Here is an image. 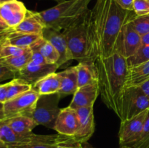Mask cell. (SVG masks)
I'll use <instances>...</instances> for the list:
<instances>
[{"mask_svg": "<svg viewBox=\"0 0 149 148\" xmlns=\"http://www.w3.org/2000/svg\"><path fill=\"white\" fill-rule=\"evenodd\" d=\"M136 16L134 11L122 8L115 0H97L90 10L91 59L108 57L116 52L119 34L124 26Z\"/></svg>", "mask_w": 149, "mask_h": 148, "instance_id": "1", "label": "cell"}, {"mask_svg": "<svg viewBox=\"0 0 149 148\" xmlns=\"http://www.w3.org/2000/svg\"><path fill=\"white\" fill-rule=\"evenodd\" d=\"M95 65L102 100L119 118L122 94L127 86V59L116 52L108 57L97 58Z\"/></svg>", "mask_w": 149, "mask_h": 148, "instance_id": "2", "label": "cell"}, {"mask_svg": "<svg viewBox=\"0 0 149 148\" xmlns=\"http://www.w3.org/2000/svg\"><path fill=\"white\" fill-rule=\"evenodd\" d=\"M90 1L65 0L39 14L45 28L61 31L75 24L88 13Z\"/></svg>", "mask_w": 149, "mask_h": 148, "instance_id": "3", "label": "cell"}, {"mask_svg": "<svg viewBox=\"0 0 149 148\" xmlns=\"http://www.w3.org/2000/svg\"><path fill=\"white\" fill-rule=\"evenodd\" d=\"M90 17V10L81 20L62 32L66 39L72 59L79 62H94L91 59Z\"/></svg>", "mask_w": 149, "mask_h": 148, "instance_id": "4", "label": "cell"}, {"mask_svg": "<svg viewBox=\"0 0 149 148\" xmlns=\"http://www.w3.org/2000/svg\"><path fill=\"white\" fill-rule=\"evenodd\" d=\"M61 96L58 93L39 95L31 118L45 127L54 129L61 109L59 108Z\"/></svg>", "mask_w": 149, "mask_h": 148, "instance_id": "5", "label": "cell"}, {"mask_svg": "<svg viewBox=\"0 0 149 148\" xmlns=\"http://www.w3.org/2000/svg\"><path fill=\"white\" fill-rule=\"evenodd\" d=\"M147 110H149V97L141 86H127L122 97L121 121L132 118Z\"/></svg>", "mask_w": 149, "mask_h": 148, "instance_id": "6", "label": "cell"}, {"mask_svg": "<svg viewBox=\"0 0 149 148\" xmlns=\"http://www.w3.org/2000/svg\"><path fill=\"white\" fill-rule=\"evenodd\" d=\"M39 94L31 89L4 103L5 119L19 115L31 117Z\"/></svg>", "mask_w": 149, "mask_h": 148, "instance_id": "7", "label": "cell"}, {"mask_svg": "<svg viewBox=\"0 0 149 148\" xmlns=\"http://www.w3.org/2000/svg\"><path fill=\"white\" fill-rule=\"evenodd\" d=\"M148 110H146L132 118L121 121L119 131L120 147H131L138 140L143 129Z\"/></svg>", "mask_w": 149, "mask_h": 148, "instance_id": "8", "label": "cell"}, {"mask_svg": "<svg viewBox=\"0 0 149 148\" xmlns=\"http://www.w3.org/2000/svg\"><path fill=\"white\" fill-rule=\"evenodd\" d=\"M141 45V36L134 30L129 22L124 26L119 34L116 52L128 59L136 53Z\"/></svg>", "mask_w": 149, "mask_h": 148, "instance_id": "9", "label": "cell"}, {"mask_svg": "<svg viewBox=\"0 0 149 148\" xmlns=\"http://www.w3.org/2000/svg\"><path fill=\"white\" fill-rule=\"evenodd\" d=\"M79 118V127L73 139L79 144L88 142L95 131V118L93 106L77 109Z\"/></svg>", "mask_w": 149, "mask_h": 148, "instance_id": "10", "label": "cell"}, {"mask_svg": "<svg viewBox=\"0 0 149 148\" xmlns=\"http://www.w3.org/2000/svg\"><path fill=\"white\" fill-rule=\"evenodd\" d=\"M27 12L24 4L18 0H11L0 4V17L10 28H14L20 24Z\"/></svg>", "mask_w": 149, "mask_h": 148, "instance_id": "11", "label": "cell"}, {"mask_svg": "<svg viewBox=\"0 0 149 148\" xmlns=\"http://www.w3.org/2000/svg\"><path fill=\"white\" fill-rule=\"evenodd\" d=\"M79 127V118L77 110L69 106L61 109L55 122L54 130L58 133L74 137Z\"/></svg>", "mask_w": 149, "mask_h": 148, "instance_id": "12", "label": "cell"}, {"mask_svg": "<svg viewBox=\"0 0 149 148\" xmlns=\"http://www.w3.org/2000/svg\"><path fill=\"white\" fill-rule=\"evenodd\" d=\"M58 68L57 64H40L29 62L26 67L17 73L16 78L24 80L32 86L48 74L55 73Z\"/></svg>", "mask_w": 149, "mask_h": 148, "instance_id": "13", "label": "cell"}, {"mask_svg": "<svg viewBox=\"0 0 149 148\" xmlns=\"http://www.w3.org/2000/svg\"><path fill=\"white\" fill-rule=\"evenodd\" d=\"M99 94L98 80H96L77 89L69 107L77 110L79 107L93 106Z\"/></svg>", "mask_w": 149, "mask_h": 148, "instance_id": "14", "label": "cell"}, {"mask_svg": "<svg viewBox=\"0 0 149 148\" xmlns=\"http://www.w3.org/2000/svg\"><path fill=\"white\" fill-rule=\"evenodd\" d=\"M42 36L50 42L59 53L60 58L57 63L59 68L72 59L66 39L62 32L49 28H45L42 33Z\"/></svg>", "mask_w": 149, "mask_h": 148, "instance_id": "15", "label": "cell"}, {"mask_svg": "<svg viewBox=\"0 0 149 148\" xmlns=\"http://www.w3.org/2000/svg\"><path fill=\"white\" fill-rule=\"evenodd\" d=\"M45 26L39 16V12L28 10L25 18L21 23L15 27L13 30L24 33L42 35Z\"/></svg>", "mask_w": 149, "mask_h": 148, "instance_id": "16", "label": "cell"}, {"mask_svg": "<svg viewBox=\"0 0 149 148\" xmlns=\"http://www.w3.org/2000/svg\"><path fill=\"white\" fill-rule=\"evenodd\" d=\"M4 121L16 134L21 137L31 135L33 133V129L39 126L32 118L25 115L15 116L4 119Z\"/></svg>", "mask_w": 149, "mask_h": 148, "instance_id": "17", "label": "cell"}, {"mask_svg": "<svg viewBox=\"0 0 149 148\" xmlns=\"http://www.w3.org/2000/svg\"><path fill=\"white\" fill-rule=\"evenodd\" d=\"M61 78V87L58 94L61 97L74 94L78 89V80L76 66L71 67L58 73Z\"/></svg>", "mask_w": 149, "mask_h": 148, "instance_id": "18", "label": "cell"}, {"mask_svg": "<svg viewBox=\"0 0 149 148\" xmlns=\"http://www.w3.org/2000/svg\"><path fill=\"white\" fill-rule=\"evenodd\" d=\"M61 87V78L58 73H52L43 77L32 85L31 89L39 95L58 93Z\"/></svg>", "mask_w": 149, "mask_h": 148, "instance_id": "19", "label": "cell"}, {"mask_svg": "<svg viewBox=\"0 0 149 148\" xmlns=\"http://www.w3.org/2000/svg\"><path fill=\"white\" fill-rule=\"evenodd\" d=\"M42 38V35L24 33L10 30L5 36V42L20 48H31Z\"/></svg>", "mask_w": 149, "mask_h": 148, "instance_id": "20", "label": "cell"}, {"mask_svg": "<svg viewBox=\"0 0 149 148\" xmlns=\"http://www.w3.org/2000/svg\"><path fill=\"white\" fill-rule=\"evenodd\" d=\"M78 80V88L97 79L95 62H79L76 65Z\"/></svg>", "mask_w": 149, "mask_h": 148, "instance_id": "21", "label": "cell"}, {"mask_svg": "<svg viewBox=\"0 0 149 148\" xmlns=\"http://www.w3.org/2000/svg\"><path fill=\"white\" fill-rule=\"evenodd\" d=\"M148 79L149 61L129 68L127 86H141Z\"/></svg>", "mask_w": 149, "mask_h": 148, "instance_id": "22", "label": "cell"}, {"mask_svg": "<svg viewBox=\"0 0 149 148\" xmlns=\"http://www.w3.org/2000/svg\"><path fill=\"white\" fill-rule=\"evenodd\" d=\"M32 46L36 48L42 55L47 64H57L59 60L60 55L53 45L42 36L37 42Z\"/></svg>", "mask_w": 149, "mask_h": 148, "instance_id": "23", "label": "cell"}, {"mask_svg": "<svg viewBox=\"0 0 149 148\" xmlns=\"http://www.w3.org/2000/svg\"><path fill=\"white\" fill-rule=\"evenodd\" d=\"M32 56V51L31 48H29L24 53L17 56L10 57L1 58L0 62L7 65L13 71L18 72L24 67H26L30 62Z\"/></svg>", "mask_w": 149, "mask_h": 148, "instance_id": "24", "label": "cell"}, {"mask_svg": "<svg viewBox=\"0 0 149 148\" xmlns=\"http://www.w3.org/2000/svg\"><path fill=\"white\" fill-rule=\"evenodd\" d=\"M7 89V100H10L14 97H17L26 91L31 89L32 86L19 78H15L8 82Z\"/></svg>", "mask_w": 149, "mask_h": 148, "instance_id": "25", "label": "cell"}, {"mask_svg": "<svg viewBox=\"0 0 149 148\" xmlns=\"http://www.w3.org/2000/svg\"><path fill=\"white\" fill-rule=\"evenodd\" d=\"M134 30L143 36L149 33V14L142 16H135L130 22Z\"/></svg>", "mask_w": 149, "mask_h": 148, "instance_id": "26", "label": "cell"}, {"mask_svg": "<svg viewBox=\"0 0 149 148\" xmlns=\"http://www.w3.org/2000/svg\"><path fill=\"white\" fill-rule=\"evenodd\" d=\"M149 61V45H141L136 53L127 59L130 67Z\"/></svg>", "mask_w": 149, "mask_h": 148, "instance_id": "27", "label": "cell"}, {"mask_svg": "<svg viewBox=\"0 0 149 148\" xmlns=\"http://www.w3.org/2000/svg\"><path fill=\"white\" fill-rule=\"evenodd\" d=\"M29 48H20L9 44L5 42V37H4V41L0 46V59L21 55V54L24 53Z\"/></svg>", "mask_w": 149, "mask_h": 148, "instance_id": "28", "label": "cell"}, {"mask_svg": "<svg viewBox=\"0 0 149 148\" xmlns=\"http://www.w3.org/2000/svg\"><path fill=\"white\" fill-rule=\"evenodd\" d=\"M131 148H149V110L141 136Z\"/></svg>", "mask_w": 149, "mask_h": 148, "instance_id": "29", "label": "cell"}, {"mask_svg": "<svg viewBox=\"0 0 149 148\" xmlns=\"http://www.w3.org/2000/svg\"><path fill=\"white\" fill-rule=\"evenodd\" d=\"M17 73L13 71L11 68L0 62V84H4L7 81H11L16 78Z\"/></svg>", "mask_w": 149, "mask_h": 148, "instance_id": "30", "label": "cell"}, {"mask_svg": "<svg viewBox=\"0 0 149 148\" xmlns=\"http://www.w3.org/2000/svg\"><path fill=\"white\" fill-rule=\"evenodd\" d=\"M133 11L137 16L149 14V2L147 0H134Z\"/></svg>", "mask_w": 149, "mask_h": 148, "instance_id": "31", "label": "cell"}, {"mask_svg": "<svg viewBox=\"0 0 149 148\" xmlns=\"http://www.w3.org/2000/svg\"><path fill=\"white\" fill-rule=\"evenodd\" d=\"M58 144H49L45 142H35V143L26 144V145H17L12 148H55Z\"/></svg>", "mask_w": 149, "mask_h": 148, "instance_id": "32", "label": "cell"}, {"mask_svg": "<svg viewBox=\"0 0 149 148\" xmlns=\"http://www.w3.org/2000/svg\"><path fill=\"white\" fill-rule=\"evenodd\" d=\"M55 148H82V147H81V144L76 142L71 137V139L63 143L60 144Z\"/></svg>", "mask_w": 149, "mask_h": 148, "instance_id": "33", "label": "cell"}, {"mask_svg": "<svg viewBox=\"0 0 149 148\" xmlns=\"http://www.w3.org/2000/svg\"><path fill=\"white\" fill-rule=\"evenodd\" d=\"M7 89H8V83L0 84V103L4 104L7 102Z\"/></svg>", "mask_w": 149, "mask_h": 148, "instance_id": "34", "label": "cell"}, {"mask_svg": "<svg viewBox=\"0 0 149 148\" xmlns=\"http://www.w3.org/2000/svg\"><path fill=\"white\" fill-rule=\"evenodd\" d=\"M122 8L126 10L133 11L134 0H115Z\"/></svg>", "mask_w": 149, "mask_h": 148, "instance_id": "35", "label": "cell"}, {"mask_svg": "<svg viewBox=\"0 0 149 148\" xmlns=\"http://www.w3.org/2000/svg\"><path fill=\"white\" fill-rule=\"evenodd\" d=\"M141 88L146 94L149 97V79L141 86Z\"/></svg>", "mask_w": 149, "mask_h": 148, "instance_id": "36", "label": "cell"}, {"mask_svg": "<svg viewBox=\"0 0 149 148\" xmlns=\"http://www.w3.org/2000/svg\"><path fill=\"white\" fill-rule=\"evenodd\" d=\"M143 45H149V33L141 36Z\"/></svg>", "mask_w": 149, "mask_h": 148, "instance_id": "37", "label": "cell"}, {"mask_svg": "<svg viewBox=\"0 0 149 148\" xmlns=\"http://www.w3.org/2000/svg\"><path fill=\"white\" fill-rule=\"evenodd\" d=\"M5 119L4 113V104L3 103H0V121L4 120Z\"/></svg>", "mask_w": 149, "mask_h": 148, "instance_id": "38", "label": "cell"}, {"mask_svg": "<svg viewBox=\"0 0 149 148\" xmlns=\"http://www.w3.org/2000/svg\"><path fill=\"white\" fill-rule=\"evenodd\" d=\"M81 147H82V148H95V147H93V145L89 144L88 142L81 144ZM119 148H131V147H120Z\"/></svg>", "mask_w": 149, "mask_h": 148, "instance_id": "39", "label": "cell"}, {"mask_svg": "<svg viewBox=\"0 0 149 148\" xmlns=\"http://www.w3.org/2000/svg\"><path fill=\"white\" fill-rule=\"evenodd\" d=\"M13 29H11L10 30H12ZM10 30H9V31L7 32H5V33H1L0 34V46L1 45V44L3 43V41H4V37H5V36L7 35V33H9V32L10 31Z\"/></svg>", "mask_w": 149, "mask_h": 148, "instance_id": "40", "label": "cell"}, {"mask_svg": "<svg viewBox=\"0 0 149 148\" xmlns=\"http://www.w3.org/2000/svg\"><path fill=\"white\" fill-rule=\"evenodd\" d=\"M11 29H13V28H7L0 26V34H1V33H5V32L9 31V30H10Z\"/></svg>", "mask_w": 149, "mask_h": 148, "instance_id": "41", "label": "cell"}, {"mask_svg": "<svg viewBox=\"0 0 149 148\" xmlns=\"http://www.w3.org/2000/svg\"><path fill=\"white\" fill-rule=\"evenodd\" d=\"M0 26H2V27H4V28H9L8 26H7V24L4 23V20H3L1 18V17H0Z\"/></svg>", "mask_w": 149, "mask_h": 148, "instance_id": "42", "label": "cell"}, {"mask_svg": "<svg viewBox=\"0 0 149 148\" xmlns=\"http://www.w3.org/2000/svg\"><path fill=\"white\" fill-rule=\"evenodd\" d=\"M0 148H7V145H6L1 139H0Z\"/></svg>", "mask_w": 149, "mask_h": 148, "instance_id": "43", "label": "cell"}, {"mask_svg": "<svg viewBox=\"0 0 149 148\" xmlns=\"http://www.w3.org/2000/svg\"><path fill=\"white\" fill-rule=\"evenodd\" d=\"M52 1H55L58 3H61V2H62V1H64L65 0H52Z\"/></svg>", "mask_w": 149, "mask_h": 148, "instance_id": "44", "label": "cell"}, {"mask_svg": "<svg viewBox=\"0 0 149 148\" xmlns=\"http://www.w3.org/2000/svg\"><path fill=\"white\" fill-rule=\"evenodd\" d=\"M11 1V0H0V3L6 2V1Z\"/></svg>", "mask_w": 149, "mask_h": 148, "instance_id": "45", "label": "cell"}, {"mask_svg": "<svg viewBox=\"0 0 149 148\" xmlns=\"http://www.w3.org/2000/svg\"><path fill=\"white\" fill-rule=\"evenodd\" d=\"M147 1H148V2H149V0H147Z\"/></svg>", "mask_w": 149, "mask_h": 148, "instance_id": "46", "label": "cell"}, {"mask_svg": "<svg viewBox=\"0 0 149 148\" xmlns=\"http://www.w3.org/2000/svg\"><path fill=\"white\" fill-rule=\"evenodd\" d=\"M0 4H1V3H0Z\"/></svg>", "mask_w": 149, "mask_h": 148, "instance_id": "47", "label": "cell"}]
</instances>
